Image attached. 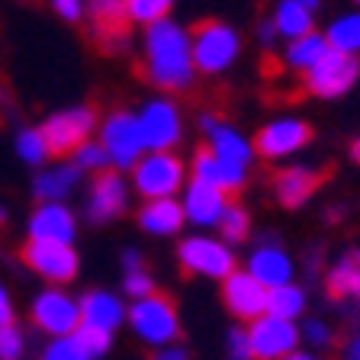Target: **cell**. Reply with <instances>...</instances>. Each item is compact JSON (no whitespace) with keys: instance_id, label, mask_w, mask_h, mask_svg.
<instances>
[{"instance_id":"f546056e","label":"cell","mask_w":360,"mask_h":360,"mask_svg":"<svg viewBox=\"0 0 360 360\" xmlns=\"http://www.w3.org/2000/svg\"><path fill=\"white\" fill-rule=\"evenodd\" d=\"M302 306H306V292H302L300 286H292V283L267 292V315H274V319H286V322H292V319L302 312Z\"/></svg>"},{"instance_id":"d4e9b609","label":"cell","mask_w":360,"mask_h":360,"mask_svg":"<svg viewBox=\"0 0 360 360\" xmlns=\"http://www.w3.org/2000/svg\"><path fill=\"white\" fill-rule=\"evenodd\" d=\"M77 167L75 165H55L45 167L36 180H32V193L39 202H61L71 190L77 187Z\"/></svg>"},{"instance_id":"9a60e30c","label":"cell","mask_w":360,"mask_h":360,"mask_svg":"<svg viewBox=\"0 0 360 360\" xmlns=\"http://www.w3.org/2000/svg\"><path fill=\"white\" fill-rule=\"evenodd\" d=\"M222 300L229 306V312L238 315V319H248V322L267 315V290L248 270H235L232 277L222 280Z\"/></svg>"},{"instance_id":"1f68e13d","label":"cell","mask_w":360,"mask_h":360,"mask_svg":"<svg viewBox=\"0 0 360 360\" xmlns=\"http://www.w3.org/2000/svg\"><path fill=\"white\" fill-rule=\"evenodd\" d=\"M16 155H20L26 165H42L45 158L52 155L42 129H22V132L16 135Z\"/></svg>"},{"instance_id":"52a82bcc","label":"cell","mask_w":360,"mask_h":360,"mask_svg":"<svg viewBox=\"0 0 360 360\" xmlns=\"http://www.w3.org/2000/svg\"><path fill=\"white\" fill-rule=\"evenodd\" d=\"M180 264L190 270V274H200V277H212V280H225L235 274V255L225 241L206 238V235H193V238H184L177 248Z\"/></svg>"},{"instance_id":"2e32d148","label":"cell","mask_w":360,"mask_h":360,"mask_svg":"<svg viewBox=\"0 0 360 360\" xmlns=\"http://www.w3.org/2000/svg\"><path fill=\"white\" fill-rule=\"evenodd\" d=\"M77 235L75 212L65 202H39L36 212L30 216V241H58L71 245Z\"/></svg>"},{"instance_id":"e575fe53","label":"cell","mask_w":360,"mask_h":360,"mask_svg":"<svg viewBox=\"0 0 360 360\" xmlns=\"http://www.w3.org/2000/svg\"><path fill=\"white\" fill-rule=\"evenodd\" d=\"M42 360H90V354L84 351L75 335H68V338H52V345L45 347Z\"/></svg>"},{"instance_id":"8d00e7d4","label":"cell","mask_w":360,"mask_h":360,"mask_svg":"<svg viewBox=\"0 0 360 360\" xmlns=\"http://www.w3.org/2000/svg\"><path fill=\"white\" fill-rule=\"evenodd\" d=\"M122 283H126V292L132 296L135 302L155 296V280L148 277V270L145 267L142 270H126V280H122Z\"/></svg>"},{"instance_id":"ac0fdd59","label":"cell","mask_w":360,"mask_h":360,"mask_svg":"<svg viewBox=\"0 0 360 360\" xmlns=\"http://www.w3.org/2000/svg\"><path fill=\"white\" fill-rule=\"evenodd\" d=\"M184 216L190 222L202 225V229H210V225H219V219L225 216L229 210V200H225L222 190L210 187V184H202V180H190L187 184V193H184Z\"/></svg>"},{"instance_id":"7402d4cb","label":"cell","mask_w":360,"mask_h":360,"mask_svg":"<svg viewBox=\"0 0 360 360\" xmlns=\"http://www.w3.org/2000/svg\"><path fill=\"white\" fill-rule=\"evenodd\" d=\"M193 177L216 190H222V193H232V190H238L241 184H245V167L232 165V161H222V158H216L210 148H202L200 155L193 158Z\"/></svg>"},{"instance_id":"83f0119b","label":"cell","mask_w":360,"mask_h":360,"mask_svg":"<svg viewBox=\"0 0 360 360\" xmlns=\"http://www.w3.org/2000/svg\"><path fill=\"white\" fill-rule=\"evenodd\" d=\"M331 52V45H328V39L325 36H319V32H309V36H302V39H292L290 42V49H286V61H290L292 68H300V71H312L319 61L325 58V55Z\"/></svg>"},{"instance_id":"c3c4849f","label":"cell","mask_w":360,"mask_h":360,"mask_svg":"<svg viewBox=\"0 0 360 360\" xmlns=\"http://www.w3.org/2000/svg\"><path fill=\"white\" fill-rule=\"evenodd\" d=\"M351 155H354V161H360V139L351 145Z\"/></svg>"},{"instance_id":"f6af8a7d","label":"cell","mask_w":360,"mask_h":360,"mask_svg":"<svg viewBox=\"0 0 360 360\" xmlns=\"http://www.w3.org/2000/svg\"><path fill=\"white\" fill-rule=\"evenodd\" d=\"M158 360H187V357H184V351H167V354H161Z\"/></svg>"},{"instance_id":"4dcf8cb0","label":"cell","mask_w":360,"mask_h":360,"mask_svg":"<svg viewBox=\"0 0 360 360\" xmlns=\"http://www.w3.org/2000/svg\"><path fill=\"white\" fill-rule=\"evenodd\" d=\"M171 7H174V0H126L129 20L142 22L145 30H148V26H155V22H161V20H167Z\"/></svg>"},{"instance_id":"ba28073f","label":"cell","mask_w":360,"mask_h":360,"mask_svg":"<svg viewBox=\"0 0 360 360\" xmlns=\"http://www.w3.org/2000/svg\"><path fill=\"white\" fill-rule=\"evenodd\" d=\"M32 322L52 338L75 335L81 328V302L71 300L58 286H49L32 300Z\"/></svg>"},{"instance_id":"7a4b0ae2","label":"cell","mask_w":360,"mask_h":360,"mask_svg":"<svg viewBox=\"0 0 360 360\" xmlns=\"http://www.w3.org/2000/svg\"><path fill=\"white\" fill-rule=\"evenodd\" d=\"M190 45H193L196 71H202V75H219V71H225V68L238 58L241 39L232 26L210 20V22H200L193 30Z\"/></svg>"},{"instance_id":"d590c367","label":"cell","mask_w":360,"mask_h":360,"mask_svg":"<svg viewBox=\"0 0 360 360\" xmlns=\"http://www.w3.org/2000/svg\"><path fill=\"white\" fill-rule=\"evenodd\" d=\"M75 338L81 341L84 351L90 354V360L103 357V354L110 351V341H112V335H106V331H100V328H87V325H81V328L75 331Z\"/></svg>"},{"instance_id":"7bdbcfd3","label":"cell","mask_w":360,"mask_h":360,"mask_svg":"<svg viewBox=\"0 0 360 360\" xmlns=\"http://www.w3.org/2000/svg\"><path fill=\"white\" fill-rule=\"evenodd\" d=\"M122 267H126V270H142L145 267L142 255H139V251H126V255H122Z\"/></svg>"},{"instance_id":"74e56055","label":"cell","mask_w":360,"mask_h":360,"mask_svg":"<svg viewBox=\"0 0 360 360\" xmlns=\"http://www.w3.org/2000/svg\"><path fill=\"white\" fill-rule=\"evenodd\" d=\"M22 354V335L13 325H4L0 328V360H20Z\"/></svg>"},{"instance_id":"60d3db41","label":"cell","mask_w":360,"mask_h":360,"mask_svg":"<svg viewBox=\"0 0 360 360\" xmlns=\"http://www.w3.org/2000/svg\"><path fill=\"white\" fill-rule=\"evenodd\" d=\"M302 331H306V338L312 341L315 347H325V345H328V328H325V322H309Z\"/></svg>"},{"instance_id":"4316f807","label":"cell","mask_w":360,"mask_h":360,"mask_svg":"<svg viewBox=\"0 0 360 360\" xmlns=\"http://www.w3.org/2000/svg\"><path fill=\"white\" fill-rule=\"evenodd\" d=\"M274 26L286 39H302L312 32V10H306L300 0H280L277 13H274Z\"/></svg>"},{"instance_id":"44dd1931","label":"cell","mask_w":360,"mask_h":360,"mask_svg":"<svg viewBox=\"0 0 360 360\" xmlns=\"http://www.w3.org/2000/svg\"><path fill=\"white\" fill-rule=\"evenodd\" d=\"M122 322H126V309H122L120 296H112L106 290H90L81 300V325H87V328H100L112 335Z\"/></svg>"},{"instance_id":"6da1fadb","label":"cell","mask_w":360,"mask_h":360,"mask_svg":"<svg viewBox=\"0 0 360 360\" xmlns=\"http://www.w3.org/2000/svg\"><path fill=\"white\" fill-rule=\"evenodd\" d=\"M145 77L161 90H187L196 77L190 32L161 20L145 30Z\"/></svg>"},{"instance_id":"cb8c5ba5","label":"cell","mask_w":360,"mask_h":360,"mask_svg":"<svg viewBox=\"0 0 360 360\" xmlns=\"http://www.w3.org/2000/svg\"><path fill=\"white\" fill-rule=\"evenodd\" d=\"M184 206L177 200H148L139 210V225L148 235H174L184 225Z\"/></svg>"},{"instance_id":"bcb514c9","label":"cell","mask_w":360,"mask_h":360,"mask_svg":"<svg viewBox=\"0 0 360 360\" xmlns=\"http://www.w3.org/2000/svg\"><path fill=\"white\" fill-rule=\"evenodd\" d=\"M286 360H319V357H312V354H300V351H296V354H292V357H286Z\"/></svg>"},{"instance_id":"ffe728a7","label":"cell","mask_w":360,"mask_h":360,"mask_svg":"<svg viewBox=\"0 0 360 360\" xmlns=\"http://www.w3.org/2000/svg\"><path fill=\"white\" fill-rule=\"evenodd\" d=\"M248 274L264 286V290H280V286H290L292 280V261L283 248L274 245H261L255 248V255L248 261Z\"/></svg>"},{"instance_id":"8fae6325","label":"cell","mask_w":360,"mask_h":360,"mask_svg":"<svg viewBox=\"0 0 360 360\" xmlns=\"http://www.w3.org/2000/svg\"><path fill=\"white\" fill-rule=\"evenodd\" d=\"M90 32L100 52H122L129 45V10L126 0H90L87 4Z\"/></svg>"},{"instance_id":"f907efd6","label":"cell","mask_w":360,"mask_h":360,"mask_svg":"<svg viewBox=\"0 0 360 360\" xmlns=\"http://www.w3.org/2000/svg\"><path fill=\"white\" fill-rule=\"evenodd\" d=\"M357 4H360V0H357Z\"/></svg>"},{"instance_id":"d6a6232c","label":"cell","mask_w":360,"mask_h":360,"mask_svg":"<svg viewBox=\"0 0 360 360\" xmlns=\"http://www.w3.org/2000/svg\"><path fill=\"white\" fill-rule=\"evenodd\" d=\"M219 232H222L225 245H238V241H245V235H248V212L241 210V206H232V202H229L225 216L219 219Z\"/></svg>"},{"instance_id":"484cf974","label":"cell","mask_w":360,"mask_h":360,"mask_svg":"<svg viewBox=\"0 0 360 360\" xmlns=\"http://www.w3.org/2000/svg\"><path fill=\"white\" fill-rule=\"evenodd\" d=\"M328 292L331 296H341V300H347V296H360V248L347 251V255L331 267Z\"/></svg>"},{"instance_id":"5b68a950","label":"cell","mask_w":360,"mask_h":360,"mask_svg":"<svg viewBox=\"0 0 360 360\" xmlns=\"http://www.w3.org/2000/svg\"><path fill=\"white\" fill-rule=\"evenodd\" d=\"M129 325L145 345L151 347H165L171 345L174 338L180 331V322H177V309L167 296L155 292L148 300H139L132 309H129Z\"/></svg>"},{"instance_id":"e0dca14e","label":"cell","mask_w":360,"mask_h":360,"mask_svg":"<svg viewBox=\"0 0 360 360\" xmlns=\"http://www.w3.org/2000/svg\"><path fill=\"white\" fill-rule=\"evenodd\" d=\"M312 139V129L306 126L302 120H274L257 132V155L264 158H283V155H292L296 148Z\"/></svg>"},{"instance_id":"681fc988","label":"cell","mask_w":360,"mask_h":360,"mask_svg":"<svg viewBox=\"0 0 360 360\" xmlns=\"http://www.w3.org/2000/svg\"><path fill=\"white\" fill-rule=\"evenodd\" d=\"M4 219H7V212H4V210H0V222H4Z\"/></svg>"},{"instance_id":"8992f818","label":"cell","mask_w":360,"mask_h":360,"mask_svg":"<svg viewBox=\"0 0 360 360\" xmlns=\"http://www.w3.org/2000/svg\"><path fill=\"white\" fill-rule=\"evenodd\" d=\"M39 129H42L52 155H75L84 142H90V132L100 129V122L90 106H71V110L52 112Z\"/></svg>"},{"instance_id":"9c48e42d","label":"cell","mask_w":360,"mask_h":360,"mask_svg":"<svg viewBox=\"0 0 360 360\" xmlns=\"http://www.w3.org/2000/svg\"><path fill=\"white\" fill-rule=\"evenodd\" d=\"M248 341H251V354L255 360H286L296 354L300 345V328L286 319H274V315H261L248 328Z\"/></svg>"},{"instance_id":"f35d334b","label":"cell","mask_w":360,"mask_h":360,"mask_svg":"<svg viewBox=\"0 0 360 360\" xmlns=\"http://www.w3.org/2000/svg\"><path fill=\"white\" fill-rule=\"evenodd\" d=\"M229 354H232V360H255L251 341H248V328H235L229 335Z\"/></svg>"},{"instance_id":"3957f363","label":"cell","mask_w":360,"mask_h":360,"mask_svg":"<svg viewBox=\"0 0 360 360\" xmlns=\"http://www.w3.org/2000/svg\"><path fill=\"white\" fill-rule=\"evenodd\" d=\"M135 190L148 200H174V193L184 184V161L171 151H148L132 167Z\"/></svg>"},{"instance_id":"603a6c76","label":"cell","mask_w":360,"mask_h":360,"mask_svg":"<svg viewBox=\"0 0 360 360\" xmlns=\"http://www.w3.org/2000/svg\"><path fill=\"white\" fill-rule=\"evenodd\" d=\"M322 184V171H312V167H286L277 174L274 180V193L283 202L286 210H296L300 202H306L309 196L319 190Z\"/></svg>"},{"instance_id":"836d02e7","label":"cell","mask_w":360,"mask_h":360,"mask_svg":"<svg viewBox=\"0 0 360 360\" xmlns=\"http://www.w3.org/2000/svg\"><path fill=\"white\" fill-rule=\"evenodd\" d=\"M75 167L77 171H90V174H103L110 167V158H106L103 145L100 142H84L75 151Z\"/></svg>"},{"instance_id":"277c9868","label":"cell","mask_w":360,"mask_h":360,"mask_svg":"<svg viewBox=\"0 0 360 360\" xmlns=\"http://www.w3.org/2000/svg\"><path fill=\"white\" fill-rule=\"evenodd\" d=\"M100 145L112 167H135L145 155V139L139 129V116L126 110L110 112L100 126Z\"/></svg>"},{"instance_id":"5bb4252c","label":"cell","mask_w":360,"mask_h":360,"mask_svg":"<svg viewBox=\"0 0 360 360\" xmlns=\"http://www.w3.org/2000/svg\"><path fill=\"white\" fill-rule=\"evenodd\" d=\"M126 202H129V187L126 180L120 177L116 171H103L97 174V180L90 184V193H87V219L90 222H112L116 216L126 212Z\"/></svg>"},{"instance_id":"4fadbf2b","label":"cell","mask_w":360,"mask_h":360,"mask_svg":"<svg viewBox=\"0 0 360 360\" xmlns=\"http://www.w3.org/2000/svg\"><path fill=\"white\" fill-rule=\"evenodd\" d=\"M22 257L36 270L42 280H52V283H68V280L77 277V261L75 248L71 245H58V241H30L22 248Z\"/></svg>"},{"instance_id":"7dc6e473","label":"cell","mask_w":360,"mask_h":360,"mask_svg":"<svg viewBox=\"0 0 360 360\" xmlns=\"http://www.w3.org/2000/svg\"><path fill=\"white\" fill-rule=\"evenodd\" d=\"M300 4H302L306 10H312V13H315V7H319V0H300Z\"/></svg>"},{"instance_id":"7c38bea8","label":"cell","mask_w":360,"mask_h":360,"mask_svg":"<svg viewBox=\"0 0 360 360\" xmlns=\"http://www.w3.org/2000/svg\"><path fill=\"white\" fill-rule=\"evenodd\" d=\"M357 75H360L357 58L331 49V52L306 75V90L315 94V97H341L345 90L354 87Z\"/></svg>"},{"instance_id":"ee69618b","label":"cell","mask_w":360,"mask_h":360,"mask_svg":"<svg viewBox=\"0 0 360 360\" xmlns=\"http://www.w3.org/2000/svg\"><path fill=\"white\" fill-rule=\"evenodd\" d=\"M345 357H347V360H360V335L354 338L351 345H347V354H345Z\"/></svg>"},{"instance_id":"30bf717a","label":"cell","mask_w":360,"mask_h":360,"mask_svg":"<svg viewBox=\"0 0 360 360\" xmlns=\"http://www.w3.org/2000/svg\"><path fill=\"white\" fill-rule=\"evenodd\" d=\"M135 116H139V129L145 139V151H171L184 135L180 110L171 100H148Z\"/></svg>"},{"instance_id":"b9f144b4","label":"cell","mask_w":360,"mask_h":360,"mask_svg":"<svg viewBox=\"0 0 360 360\" xmlns=\"http://www.w3.org/2000/svg\"><path fill=\"white\" fill-rule=\"evenodd\" d=\"M13 325V306H10V292L0 286V328Z\"/></svg>"},{"instance_id":"ab89813d","label":"cell","mask_w":360,"mask_h":360,"mask_svg":"<svg viewBox=\"0 0 360 360\" xmlns=\"http://www.w3.org/2000/svg\"><path fill=\"white\" fill-rule=\"evenodd\" d=\"M52 10L68 22H77L84 16V0H52Z\"/></svg>"},{"instance_id":"f1b7e54d","label":"cell","mask_w":360,"mask_h":360,"mask_svg":"<svg viewBox=\"0 0 360 360\" xmlns=\"http://www.w3.org/2000/svg\"><path fill=\"white\" fill-rule=\"evenodd\" d=\"M325 39H328V45L335 52L357 55L360 52V13H347L338 22H331V30L325 32Z\"/></svg>"},{"instance_id":"d6986e66","label":"cell","mask_w":360,"mask_h":360,"mask_svg":"<svg viewBox=\"0 0 360 360\" xmlns=\"http://www.w3.org/2000/svg\"><path fill=\"white\" fill-rule=\"evenodd\" d=\"M202 132H206V139H210V151L216 158H222V161H232V165H238V167L251 165L255 148H251V142H248L238 129L225 126V122L212 120V116H202Z\"/></svg>"}]
</instances>
